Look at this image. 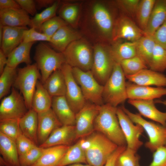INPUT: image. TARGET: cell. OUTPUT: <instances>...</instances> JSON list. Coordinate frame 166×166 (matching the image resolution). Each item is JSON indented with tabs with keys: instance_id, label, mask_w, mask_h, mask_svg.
I'll return each mask as SVG.
<instances>
[{
	"instance_id": "obj_1",
	"label": "cell",
	"mask_w": 166,
	"mask_h": 166,
	"mask_svg": "<svg viewBox=\"0 0 166 166\" xmlns=\"http://www.w3.org/2000/svg\"><path fill=\"white\" fill-rule=\"evenodd\" d=\"M115 1L102 0L82 1L77 30L93 45L99 43L110 45L118 15Z\"/></svg>"
},
{
	"instance_id": "obj_2",
	"label": "cell",
	"mask_w": 166,
	"mask_h": 166,
	"mask_svg": "<svg viewBox=\"0 0 166 166\" xmlns=\"http://www.w3.org/2000/svg\"><path fill=\"white\" fill-rule=\"evenodd\" d=\"M80 140L87 164L92 166H104L118 147L103 134L97 131Z\"/></svg>"
},
{
	"instance_id": "obj_3",
	"label": "cell",
	"mask_w": 166,
	"mask_h": 166,
	"mask_svg": "<svg viewBox=\"0 0 166 166\" xmlns=\"http://www.w3.org/2000/svg\"><path fill=\"white\" fill-rule=\"evenodd\" d=\"M117 108L106 104L101 105L94 121V130L102 134L118 146H127L117 116Z\"/></svg>"
},
{
	"instance_id": "obj_4",
	"label": "cell",
	"mask_w": 166,
	"mask_h": 166,
	"mask_svg": "<svg viewBox=\"0 0 166 166\" xmlns=\"http://www.w3.org/2000/svg\"><path fill=\"white\" fill-rule=\"evenodd\" d=\"M62 53L66 63L72 68L91 70L93 61V45L85 38L71 43Z\"/></svg>"
},
{
	"instance_id": "obj_5",
	"label": "cell",
	"mask_w": 166,
	"mask_h": 166,
	"mask_svg": "<svg viewBox=\"0 0 166 166\" xmlns=\"http://www.w3.org/2000/svg\"><path fill=\"white\" fill-rule=\"evenodd\" d=\"M125 78L120 63L115 62L112 73L103 85L104 104L117 107L128 99Z\"/></svg>"
},
{
	"instance_id": "obj_6",
	"label": "cell",
	"mask_w": 166,
	"mask_h": 166,
	"mask_svg": "<svg viewBox=\"0 0 166 166\" xmlns=\"http://www.w3.org/2000/svg\"><path fill=\"white\" fill-rule=\"evenodd\" d=\"M34 59L40 71L42 83L52 73L60 69L66 63L62 53L56 51L43 42L36 46Z\"/></svg>"
},
{
	"instance_id": "obj_7",
	"label": "cell",
	"mask_w": 166,
	"mask_h": 166,
	"mask_svg": "<svg viewBox=\"0 0 166 166\" xmlns=\"http://www.w3.org/2000/svg\"><path fill=\"white\" fill-rule=\"evenodd\" d=\"M93 56L91 71L101 85H104L110 76L114 62L110 52V45L99 43L93 45Z\"/></svg>"
},
{
	"instance_id": "obj_8",
	"label": "cell",
	"mask_w": 166,
	"mask_h": 166,
	"mask_svg": "<svg viewBox=\"0 0 166 166\" xmlns=\"http://www.w3.org/2000/svg\"><path fill=\"white\" fill-rule=\"evenodd\" d=\"M121 108L134 123L140 125L146 132L149 140L145 146L152 152L166 145V127L148 121L139 113H134L124 106Z\"/></svg>"
},
{
	"instance_id": "obj_9",
	"label": "cell",
	"mask_w": 166,
	"mask_h": 166,
	"mask_svg": "<svg viewBox=\"0 0 166 166\" xmlns=\"http://www.w3.org/2000/svg\"><path fill=\"white\" fill-rule=\"evenodd\" d=\"M40 79L41 74L35 63L17 69V75L14 85L19 90L28 110L32 109V97L37 82Z\"/></svg>"
},
{
	"instance_id": "obj_10",
	"label": "cell",
	"mask_w": 166,
	"mask_h": 166,
	"mask_svg": "<svg viewBox=\"0 0 166 166\" xmlns=\"http://www.w3.org/2000/svg\"><path fill=\"white\" fill-rule=\"evenodd\" d=\"M72 71L86 101L100 106L104 104L102 97L104 86L98 82L91 71L76 68H72Z\"/></svg>"
},
{
	"instance_id": "obj_11",
	"label": "cell",
	"mask_w": 166,
	"mask_h": 166,
	"mask_svg": "<svg viewBox=\"0 0 166 166\" xmlns=\"http://www.w3.org/2000/svg\"><path fill=\"white\" fill-rule=\"evenodd\" d=\"M25 101L20 93L12 87L10 94L4 97L0 105V121L19 120L28 112Z\"/></svg>"
},
{
	"instance_id": "obj_12",
	"label": "cell",
	"mask_w": 166,
	"mask_h": 166,
	"mask_svg": "<svg viewBox=\"0 0 166 166\" xmlns=\"http://www.w3.org/2000/svg\"><path fill=\"white\" fill-rule=\"evenodd\" d=\"M61 69L65 80L66 90L65 96L71 108L76 114L83 108L87 101L80 87L73 76L72 67L66 63L62 65Z\"/></svg>"
},
{
	"instance_id": "obj_13",
	"label": "cell",
	"mask_w": 166,
	"mask_h": 166,
	"mask_svg": "<svg viewBox=\"0 0 166 166\" xmlns=\"http://www.w3.org/2000/svg\"><path fill=\"white\" fill-rule=\"evenodd\" d=\"M101 106L86 102L75 115L77 139L83 138L94 132V123Z\"/></svg>"
},
{
	"instance_id": "obj_14",
	"label": "cell",
	"mask_w": 166,
	"mask_h": 166,
	"mask_svg": "<svg viewBox=\"0 0 166 166\" xmlns=\"http://www.w3.org/2000/svg\"><path fill=\"white\" fill-rule=\"evenodd\" d=\"M117 114L126 141L127 147L136 152L143 144L139 138L144 132L143 128L139 124H134L121 107H117Z\"/></svg>"
},
{
	"instance_id": "obj_15",
	"label": "cell",
	"mask_w": 166,
	"mask_h": 166,
	"mask_svg": "<svg viewBox=\"0 0 166 166\" xmlns=\"http://www.w3.org/2000/svg\"><path fill=\"white\" fill-rule=\"evenodd\" d=\"M144 35V31L129 17L121 13L118 15L116 21L112 43L121 39L136 42Z\"/></svg>"
},
{
	"instance_id": "obj_16",
	"label": "cell",
	"mask_w": 166,
	"mask_h": 166,
	"mask_svg": "<svg viewBox=\"0 0 166 166\" xmlns=\"http://www.w3.org/2000/svg\"><path fill=\"white\" fill-rule=\"evenodd\" d=\"M38 114V142L39 146L47 140L54 130L62 125L51 108Z\"/></svg>"
},
{
	"instance_id": "obj_17",
	"label": "cell",
	"mask_w": 166,
	"mask_h": 166,
	"mask_svg": "<svg viewBox=\"0 0 166 166\" xmlns=\"http://www.w3.org/2000/svg\"><path fill=\"white\" fill-rule=\"evenodd\" d=\"M82 38L77 30L68 25L58 29L51 38L49 43L54 50L62 53L71 43Z\"/></svg>"
},
{
	"instance_id": "obj_18",
	"label": "cell",
	"mask_w": 166,
	"mask_h": 166,
	"mask_svg": "<svg viewBox=\"0 0 166 166\" xmlns=\"http://www.w3.org/2000/svg\"><path fill=\"white\" fill-rule=\"evenodd\" d=\"M128 99L132 100H154L166 95V88L154 87L126 82Z\"/></svg>"
},
{
	"instance_id": "obj_19",
	"label": "cell",
	"mask_w": 166,
	"mask_h": 166,
	"mask_svg": "<svg viewBox=\"0 0 166 166\" xmlns=\"http://www.w3.org/2000/svg\"><path fill=\"white\" fill-rule=\"evenodd\" d=\"M77 139L75 125H62L54 130L47 140L39 146L43 148L70 145Z\"/></svg>"
},
{
	"instance_id": "obj_20",
	"label": "cell",
	"mask_w": 166,
	"mask_h": 166,
	"mask_svg": "<svg viewBox=\"0 0 166 166\" xmlns=\"http://www.w3.org/2000/svg\"><path fill=\"white\" fill-rule=\"evenodd\" d=\"M128 103L135 108L141 116L166 127V112L158 110L153 100L128 99Z\"/></svg>"
},
{
	"instance_id": "obj_21",
	"label": "cell",
	"mask_w": 166,
	"mask_h": 166,
	"mask_svg": "<svg viewBox=\"0 0 166 166\" xmlns=\"http://www.w3.org/2000/svg\"><path fill=\"white\" fill-rule=\"evenodd\" d=\"M0 24L13 27H31L29 14L21 8L0 10Z\"/></svg>"
},
{
	"instance_id": "obj_22",
	"label": "cell",
	"mask_w": 166,
	"mask_h": 166,
	"mask_svg": "<svg viewBox=\"0 0 166 166\" xmlns=\"http://www.w3.org/2000/svg\"><path fill=\"white\" fill-rule=\"evenodd\" d=\"M125 77L129 82L139 85L166 86V76L150 69H143L134 75Z\"/></svg>"
},
{
	"instance_id": "obj_23",
	"label": "cell",
	"mask_w": 166,
	"mask_h": 166,
	"mask_svg": "<svg viewBox=\"0 0 166 166\" xmlns=\"http://www.w3.org/2000/svg\"><path fill=\"white\" fill-rule=\"evenodd\" d=\"M27 29L26 27L3 26V35L0 49L7 57L22 42L23 32Z\"/></svg>"
},
{
	"instance_id": "obj_24",
	"label": "cell",
	"mask_w": 166,
	"mask_h": 166,
	"mask_svg": "<svg viewBox=\"0 0 166 166\" xmlns=\"http://www.w3.org/2000/svg\"><path fill=\"white\" fill-rule=\"evenodd\" d=\"M51 109L62 125H75L76 114L65 96L52 97Z\"/></svg>"
},
{
	"instance_id": "obj_25",
	"label": "cell",
	"mask_w": 166,
	"mask_h": 166,
	"mask_svg": "<svg viewBox=\"0 0 166 166\" xmlns=\"http://www.w3.org/2000/svg\"><path fill=\"white\" fill-rule=\"evenodd\" d=\"M82 1H63L60 4L59 16L69 26L77 30Z\"/></svg>"
},
{
	"instance_id": "obj_26",
	"label": "cell",
	"mask_w": 166,
	"mask_h": 166,
	"mask_svg": "<svg viewBox=\"0 0 166 166\" xmlns=\"http://www.w3.org/2000/svg\"><path fill=\"white\" fill-rule=\"evenodd\" d=\"M19 123L22 133L38 146V113L32 109H29L19 119Z\"/></svg>"
},
{
	"instance_id": "obj_27",
	"label": "cell",
	"mask_w": 166,
	"mask_h": 166,
	"mask_svg": "<svg viewBox=\"0 0 166 166\" xmlns=\"http://www.w3.org/2000/svg\"><path fill=\"white\" fill-rule=\"evenodd\" d=\"M70 146L61 145L44 148L39 158L30 166H56Z\"/></svg>"
},
{
	"instance_id": "obj_28",
	"label": "cell",
	"mask_w": 166,
	"mask_h": 166,
	"mask_svg": "<svg viewBox=\"0 0 166 166\" xmlns=\"http://www.w3.org/2000/svg\"><path fill=\"white\" fill-rule=\"evenodd\" d=\"M166 21V0H156L144 34L152 36Z\"/></svg>"
},
{
	"instance_id": "obj_29",
	"label": "cell",
	"mask_w": 166,
	"mask_h": 166,
	"mask_svg": "<svg viewBox=\"0 0 166 166\" xmlns=\"http://www.w3.org/2000/svg\"><path fill=\"white\" fill-rule=\"evenodd\" d=\"M110 52L114 62L120 63L124 60L137 55L136 42L117 40L110 44Z\"/></svg>"
},
{
	"instance_id": "obj_30",
	"label": "cell",
	"mask_w": 166,
	"mask_h": 166,
	"mask_svg": "<svg viewBox=\"0 0 166 166\" xmlns=\"http://www.w3.org/2000/svg\"><path fill=\"white\" fill-rule=\"evenodd\" d=\"M0 153L6 166H20L15 141L0 132Z\"/></svg>"
},
{
	"instance_id": "obj_31",
	"label": "cell",
	"mask_w": 166,
	"mask_h": 166,
	"mask_svg": "<svg viewBox=\"0 0 166 166\" xmlns=\"http://www.w3.org/2000/svg\"><path fill=\"white\" fill-rule=\"evenodd\" d=\"M34 43L22 42L8 56L7 65L16 68L18 65L22 63H25L26 65L31 64L30 52Z\"/></svg>"
},
{
	"instance_id": "obj_32",
	"label": "cell",
	"mask_w": 166,
	"mask_h": 166,
	"mask_svg": "<svg viewBox=\"0 0 166 166\" xmlns=\"http://www.w3.org/2000/svg\"><path fill=\"white\" fill-rule=\"evenodd\" d=\"M52 97L41 81L37 82L32 101V109L38 113L45 112L51 108Z\"/></svg>"
},
{
	"instance_id": "obj_33",
	"label": "cell",
	"mask_w": 166,
	"mask_h": 166,
	"mask_svg": "<svg viewBox=\"0 0 166 166\" xmlns=\"http://www.w3.org/2000/svg\"><path fill=\"white\" fill-rule=\"evenodd\" d=\"M43 84L52 97L65 96V80L61 69L52 73Z\"/></svg>"
},
{
	"instance_id": "obj_34",
	"label": "cell",
	"mask_w": 166,
	"mask_h": 166,
	"mask_svg": "<svg viewBox=\"0 0 166 166\" xmlns=\"http://www.w3.org/2000/svg\"><path fill=\"white\" fill-rule=\"evenodd\" d=\"M76 163L87 164L85 151L80 140L69 146L56 166H66Z\"/></svg>"
},
{
	"instance_id": "obj_35",
	"label": "cell",
	"mask_w": 166,
	"mask_h": 166,
	"mask_svg": "<svg viewBox=\"0 0 166 166\" xmlns=\"http://www.w3.org/2000/svg\"><path fill=\"white\" fill-rule=\"evenodd\" d=\"M156 43L152 35L146 34L136 42L137 55L148 66Z\"/></svg>"
},
{
	"instance_id": "obj_36",
	"label": "cell",
	"mask_w": 166,
	"mask_h": 166,
	"mask_svg": "<svg viewBox=\"0 0 166 166\" xmlns=\"http://www.w3.org/2000/svg\"><path fill=\"white\" fill-rule=\"evenodd\" d=\"M156 0H140L135 18L138 26L144 32L145 30Z\"/></svg>"
},
{
	"instance_id": "obj_37",
	"label": "cell",
	"mask_w": 166,
	"mask_h": 166,
	"mask_svg": "<svg viewBox=\"0 0 166 166\" xmlns=\"http://www.w3.org/2000/svg\"><path fill=\"white\" fill-rule=\"evenodd\" d=\"M17 74L16 68L7 65L0 77V99L5 97L9 93L11 88L14 85Z\"/></svg>"
},
{
	"instance_id": "obj_38",
	"label": "cell",
	"mask_w": 166,
	"mask_h": 166,
	"mask_svg": "<svg viewBox=\"0 0 166 166\" xmlns=\"http://www.w3.org/2000/svg\"><path fill=\"white\" fill-rule=\"evenodd\" d=\"M61 1H55L50 6L46 8L41 12L37 13L31 19V27L36 30H39L42 25L45 22L56 16Z\"/></svg>"
},
{
	"instance_id": "obj_39",
	"label": "cell",
	"mask_w": 166,
	"mask_h": 166,
	"mask_svg": "<svg viewBox=\"0 0 166 166\" xmlns=\"http://www.w3.org/2000/svg\"><path fill=\"white\" fill-rule=\"evenodd\" d=\"M148 66L153 71L162 73L166 70V49L156 43Z\"/></svg>"
},
{
	"instance_id": "obj_40",
	"label": "cell",
	"mask_w": 166,
	"mask_h": 166,
	"mask_svg": "<svg viewBox=\"0 0 166 166\" xmlns=\"http://www.w3.org/2000/svg\"><path fill=\"white\" fill-rule=\"evenodd\" d=\"M120 64L125 76L134 75L148 67L145 61L137 55L122 61Z\"/></svg>"
},
{
	"instance_id": "obj_41",
	"label": "cell",
	"mask_w": 166,
	"mask_h": 166,
	"mask_svg": "<svg viewBox=\"0 0 166 166\" xmlns=\"http://www.w3.org/2000/svg\"><path fill=\"white\" fill-rule=\"evenodd\" d=\"M0 132L15 141L21 133L19 120L6 119L0 121Z\"/></svg>"
},
{
	"instance_id": "obj_42",
	"label": "cell",
	"mask_w": 166,
	"mask_h": 166,
	"mask_svg": "<svg viewBox=\"0 0 166 166\" xmlns=\"http://www.w3.org/2000/svg\"><path fill=\"white\" fill-rule=\"evenodd\" d=\"M68 24L59 16H56L44 23L40 30L51 38L60 28Z\"/></svg>"
},
{
	"instance_id": "obj_43",
	"label": "cell",
	"mask_w": 166,
	"mask_h": 166,
	"mask_svg": "<svg viewBox=\"0 0 166 166\" xmlns=\"http://www.w3.org/2000/svg\"><path fill=\"white\" fill-rule=\"evenodd\" d=\"M136 153L127 147L117 157L115 166H137L139 157Z\"/></svg>"
},
{
	"instance_id": "obj_44",
	"label": "cell",
	"mask_w": 166,
	"mask_h": 166,
	"mask_svg": "<svg viewBox=\"0 0 166 166\" xmlns=\"http://www.w3.org/2000/svg\"><path fill=\"white\" fill-rule=\"evenodd\" d=\"M44 148L36 145L25 153L19 156L20 166H30L41 156Z\"/></svg>"
},
{
	"instance_id": "obj_45",
	"label": "cell",
	"mask_w": 166,
	"mask_h": 166,
	"mask_svg": "<svg viewBox=\"0 0 166 166\" xmlns=\"http://www.w3.org/2000/svg\"><path fill=\"white\" fill-rule=\"evenodd\" d=\"M140 0H118L115 1L119 9L130 18H135Z\"/></svg>"
},
{
	"instance_id": "obj_46",
	"label": "cell",
	"mask_w": 166,
	"mask_h": 166,
	"mask_svg": "<svg viewBox=\"0 0 166 166\" xmlns=\"http://www.w3.org/2000/svg\"><path fill=\"white\" fill-rule=\"evenodd\" d=\"M51 38L45 34L38 32L34 28L24 30L22 42H35L38 41H45L50 42Z\"/></svg>"
},
{
	"instance_id": "obj_47",
	"label": "cell",
	"mask_w": 166,
	"mask_h": 166,
	"mask_svg": "<svg viewBox=\"0 0 166 166\" xmlns=\"http://www.w3.org/2000/svg\"><path fill=\"white\" fill-rule=\"evenodd\" d=\"M19 156L22 155L37 145L22 132L15 140Z\"/></svg>"
},
{
	"instance_id": "obj_48",
	"label": "cell",
	"mask_w": 166,
	"mask_h": 166,
	"mask_svg": "<svg viewBox=\"0 0 166 166\" xmlns=\"http://www.w3.org/2000/svg\"><path fill=\"white\" fill-rule=\"evenodd\" d=\"M137 166H140L139 163ZM148 166H166V146L160 147L153 152L152 160Z\"/></svg>"
},
{
	"instance_id": "obj_49",
	"label": "cell",
	"mask_w": 166,
	"mask_h": 166,
	"mask_svg": "<svg viewBox=\"0 0 166 166\" xmlns=\"http://www.w3.org/2000/svg\"><path fill=\"white\" fill-rule=\"evenodd\" d=\"M152 36L156 43L166 49V21Z\"/></svg>"
},
{
	"instance_id": "obj_50",
	"label": "cell",
	"mask_w": 166,
	"mask_h": 166,
	"mask_svg": "<svg viewBox=\"0 0 166 166\" xmlns=\"http://www.w3.org/2000/svg\"><path fill=\"white\" fill-rule=\"evenodd\" d=\"M21 8L29 14L35 15L37 13V7L35 1L33 0H16Z\"/></svg>"
},
{
	"instance_id": "obj_51",
	"label": "cell",
	"mask_w": 166,
	"mask_h": 166,
	"mask_svg": "<svg viewBox=\"0 0 166 166\" xmlns=\"http://www.w3.org/2000/svg\"><path fill=\"white\" fill-rule=\"evenodd\" d=\"M126 148L127 146H118L117 148L109 157L104 166H115L117 157Z\"/></svg>"
},
{
	"instance_id": "obj_52",
	"label": "cell",
	"mask_w": 166,
	"mask_h": 166,
	"mask_svg": "<svg viewBox=\"0 0 166 166\" xmlns=\"http://www.w3.org/2000/svg\"><path fill=\"white\" fill-rule=\"evenodd\" d=\"M13 8H21L16 0H0V10Z\"/></svg>"
},
{
	"instance_id": "obj_53",
	"label": "cell",
	"mask_w": 166,
	"mask_h": 166,
	"mask_svg": "<svg viewBox=\"0 0 166 166\" xmlns=\"http://www.w3.org/2000/svg\"><path fill=\"white\" fill-rule=\"evenodd\" d=\"M37 8L40 9L44 7H48L51 6L55 1L53 0H37L35 1Z\"/></svg>"
},
{
	"instance_id": "obj_54",
	"label": "cell",
	"mask_w": 166,
	"mask_h": 166,
	"mask_svg": "<svg viewBox=\"0 0 166 166\" xmlns=\"http://www.w3.org/2000/svg\"><path fill=\"white\" fill-rule=\"evenodd\" d=\"M7 57L2 50L0 49V74L3 71L5 66L7 65Z\"/></svg>"
},
{
	"instance_id": "obj_55",
	"label": "cell",
	"mask_w": 166,
	"mask_h": 166,
	"mask_svg": "<svg viewBox=\"0 0 166 166\" xmlns=\"http://www.w3.org/2000/svg\"><path fill=\"white\" fill-rule=\"evenodd\" d=\"M3 35V26L0 24V45L1 44L2 39Z\"/></svg>"
},
{
	"instance_id": "obj_56",
	"label": "cell",
	"mask_w": 166,
	"mask_h": 166,
	"mask_svg": "<svg viewBox=\"0 0 166 166\" xmlns=\"http://www.w3.org/2000/svg\"><path fill=\"white\" fill-rule=\"evenodd\" d=\"M69 166H92L90 165H89L88 164H82V163H76L74 164H73L69 165Z\"/></svg>"
},
{
	"instance_id": "obj_57",
	"label": "cell",
	"mask_w": 166,
	"mask_h": 166,
	"mask_svg": "<svg viewBox=\"0 0 166 166\" xmlns=\"http://www.w3.org/2000/svg\"><path fill=\"white\" fill-rule=\"evenodd\" d=\"M156 102L157 103L162 104L166 106V100H157L156 101Z\"/></svg>"
}]
</instances>
